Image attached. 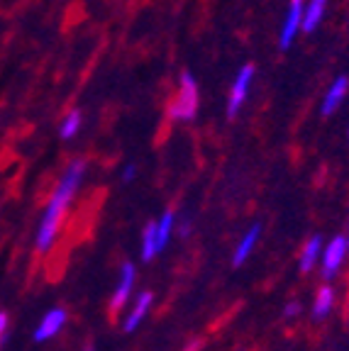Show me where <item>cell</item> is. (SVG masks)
<instances>
[{
    "instance_id": "6",
    "label": "cell",
    "mask_w": 349,
    "mask_h": 351,
    "mask_svg": "<svg viewBox=\"0 0 349 351\" xmlns=\"http://www.w3.org/2000/svg\"><path fill=\"white\" fill-rule=\"evenodd\" d=\"M303 8H306V0H291L289 12H286L284 25H281V34H278V47L281 49H289L295 34L303 29Z\"/></svg>"
},
{
    "instance_id": "1",
    "label": "cell",
    "mask_w": 349,
    "mask_h": 351,
    "mask_svg": "<svg viewBox=\"0 0 349 351\" xmlns=\"http://www.w3.org/2000/svg\"><path fill=\"white\" fill-rule=\"evenodd\" d=\"M83 176H86V161L76 159L66 166V171L61 173L59 183L54 186V193L49 195L47 205H44V213L39 217L37 225V237H34V249L39 254H49L54 249L56 239H59L61 225H64L66 210L74 203L78 188L83 183Z\"/></svg>"
},
{
    "instance_id": "19",
    "label": "cell",
    "mask_w": 349,
    "mask_h": 351,
    "mask_svg": "<svg viewBox=\"0 0 349 351\" xmlns=\"http://www.w3.org/2000/svg\"><path fill=\"white\" fill-rule=\"evenodd\" d=\"M176 232H179L181 237H188L191 234V219L188 217H176Z\"/></svg>"
},
{
    "instance_id": "12",
    "label": "cell",
    "mask_w": 349,
    "mask_h": 351,
    "mask_svg": "<svg viewBox=\"0 0 349 351\" xmlns=\"http://www.w3.org/2000/svg\"><path fill=\"white\" fill-rule=\"evenodd\" d=\"M322 247H325V244H322L320 237H311V239L303 244L300 256H298V266L303 274H311L317 266V261H320V256H322Z\"/></svg>"
},
{
    "instance_id": "20",
    "label": "cell",
    "mask_w": 349,
    "mask_h": 351,
    "mask_svg": "<svg viewBox=\"0 0 349 351\" xmlns=\"http://www.w3.org/2000/svg\"><path fill=\"white\" fill-rule=\"evenodd\" d=\"M137 176V164H127L125 169H122V183H132Z\"/></svg>"
},
{
    "instance_id": "8",
    "label": "cell",
    "mask_w": 349,
    "mask_h": 351,
    "mask_svg": "<svg viewBox=\"0 0 349 351\" xmlns=\"http://www.w3.org/2000/svg\"><path fill=\"white\" fill-rule=\"evenodd\" d=\"M152 302H154V295L149 291H142L135 298L132 307L127 310L125 319H122V329H125L127 335H132V332L144 322V317H147L149 310H152Z\"/></svg>"
},
{
    "instance_id": "21",
    "label": "cell",
    "mask_w": 349,
    "mask_h": 351,
    "mask_svg": "<svg viewBox=\"0 0 349 351\" xmlns=\"http://www.w3.org/2000/svg\"><path fill=\"white\" fill-rule=\"evenodd\" d=\"M81 351H98V349H95V346H93V344H86V346H83Z\"/></svg>"
},
{
    "instance_id": "2",
    "label": "cell",
    "mask_w": 349,
    "mask_h": 351,
    "mask_svg": "<svg viewBox=\"0 0 349 351\" xmlns=\"http://www.w3.org/2000/svg\"><path fill=\"white\" fill-rule=\"evenodd\" d=\"M198 105H201L198 81L191 71H183L179 81V90H176L174 100L169 103V117L176 122H188L198 115Z\"/></svg>"
},
{
    "instance_id": "11",
    "label": "cell",
    "mask_w": 349,
    "mask_h": 351,
    "mask_svg": "<svg viewBox=\"0 0 349 351\" xmlns=\"http://www.w3.org/2000/svg\"><path fill=\"white\" fill-rule=\"evenodd\" d=\"M335 302H337V291H335L333 285H320V291L315 293L313 298V319H325L330 313L335 310Z\"/></svg>"
},
{
    "instance_id": "4",
    "label": "cell",
    "mask_w": 349,
    "mask_h": 351,
    "mask_svg": "<svg viewBox=\"0 0 349 351\" xmlns=\"http://www.w3.org/2000/svg\"><path fill=\"white\" fill-rule=\"evenodd\" d=\"M254 73H257L254 64H245L240 71H237L235 81H232V88H229V95H227V117H237V112L242 110L247 95H249Z\"/></svg>"
},
{
    "instance_id": "15",
    "label": "cell",
    "mask_w": 349,
    "mask_h": 351,
    "mask_svg": "<svg viewBox=\"0 0 349 351\" xmlns=\"http://www.w3.org/2000/svg\"><path fill=\"white\" fill-rule=\"evenodd\" d=\"M83 127V112L81 110H69L64 120L59 122V137L61 139H74Z\"/></svg>"
},
{
    "instance_id": "9",
    "label": "cell",
    "mask_w": 349,
    "mask_h": 351,
    "mask_svg": "<svg viewBox=\"0 0 349 351\" xmlns=\"http://www.w3.org/2000/svg\"><path fill=\"white\" fill-rule=\"evenodd\" d=\"M347 95H349V78L347 76H337L333 83H330V88L325 90V95H322L320 112H322V115H333L335 110L344 103V98H347Z\"/></svg>"
},
{
    "instance_id": "17",
    "label": "cell",
    "mask_w": 349,
    "mask_h": 351,
    "mask_svg": "<svg viewBox=\"0 0 349 351\" xmlns=\"http://www.w3.org/2000/svg\"><path fill=\"white\" fill-rule=\"evenodd\" d=\"M8 337H10V317H8V313L0 310V349L5 346Z\"/></svg>"
},
{
    "instance_id": "18",
    "label": "cell",
    "mask_w": 349,
    "mask_h": 351,
    "mask_svg": "<svg viewBox=\"0 0 349 351\" xmlns=\"http://www.w3.org/2000/svg\"><path fill=\"white\" fill-rule=\"evenodd\" d=\"M298 315H300V302H298V300L286 302V307H284V317H286V319H295Z\"/></svg>"
},
{
    "instance_id": "13",
    "label": "cell",
    "mask_w": 349,
    "mask_h": 351,
    "mask_svg": "<svg viewBox=\"0 0 349 351\" xmlns=\"http://www.w3.org/2000/svg\"><path fill=\"white\" fill-rule=\"evenodd\" d=\"M328 10V0H306L303 8V32H313L320 25V20L325 17Z\"/></svg>"
},
{
    "instance_id": "22",
    "label": "cell",
    "mask_w": 349,
    "mask_h": 351,
    "mask_svg": "<svg viewBox=\"0 0 349 351\" xmlns=\"http://www.w3.org/2000/svg\"><path fill=\"white\" fill-rule=\"evenodd\" d=\"M344 237H347V244H349V232H347V234H344Z\"/></svg>"
},
{
    "instance_id": "7",
    "label": "cell",
    "mask_w": 349,
    "mask_h": 351,
    "mask_svg": "<svg viewBox=\"0 0 349 351\" xmlns=\"http://www.w3.org/2000/svg\"><path fill=\"white\" fill-rule=\"evenodd\" d=\"M66 322H69V313H66L64 307H52L49 313L39 319L37 329H34V341H49V339H54L61 329L66 327Z\"/></svg>"
},
{
    "instance_id": "3",
    "label": "cell",
    "mask_w": 349,
    "mask_h": 351,
    "mask_svg": "<svg viewBox=\"0 0 349 351\" xmlns=\"http://www.w3.org/2000/svg\"><path fill=\"white\" fill-rule=\"evenodd\" d=\"M349 256V244H347V237L344 234H337L322 247V256H320V269H322V276L325 278H335L339 274V269L344 266Z\"/></svg>"
},
{
    "instance_id": "14",
    "label": "cell",
    "mask_w": 349,
    "mask_h": 351,
    "mask_svg": "<svg viewBox=\"0 0 349 351\" xmlns=\"http://www.w3.org/2000/svg\"><path fill=\"white\" fill-rule=\"evenodd\" d=\"M157 222V241H159V252H164L166 244H169L171 234L176 232V213L174 210H164V215L159 219H154Z\"/></svg>"
},
{
    "instance_id": "5",
    "label": "cell",
    "mask_w": 349,
    "mask_h": 351,
    "mask_svg": "<svg viewBox=\"0 0 349 351\" xmlns=\"http://www.w3.org/2000/svg\"><path fill=\"white\" fill-rule=\"evenodd\" d=\"M135 283H137V271L130 261H125L120 266V274H117V283H115V291H113V298H110V310L117 313L122 307L127 305L130 300L132 291H135Z\"/></svg>"
},
{
    "instance_id": "10",
    "label": "cell",
    "mask_w": 349,
    "mask_h": 351,
    "mask_svg": "<svg viewBox=\"0 0 349 351\" xmlns=\"http://www.w3.org/2000/svg\"><path fill=\"white\" fill-rule=\"evenodd\" d=\"M259 237H262V225H259V222H254V225H251L249 230L242 234V239L237 241L235 254H232V266H245L247 258H249L251 254H254V249H257Z\"/></svg>"
},
{
    "instance_id": "16",
    "label": "cell",
    "mask_w": 349,
    "mask_h": 351,
    "mask_svg": "<svg viewBox=\"0 0 349 351\" xmlns=\"http://www.w3.org/2000/svg\"><path fill=\"white\" fill-rule=\"evenodd\" d=\"M159 254L161 252H159V241H157V222L152 219L142 232V261L149 263L152 258H157Z\"/></svg>"
}]
</instances>
